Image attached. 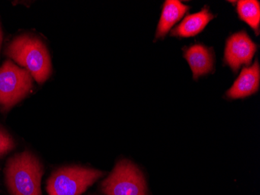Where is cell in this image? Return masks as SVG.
Here are the masks:
<instances>
[{"label":"cell","mask_w":260,"mask_h":195,"mask_svg":"<svg viewBox=\"0 0 260 195\" xmlns=\"http://www.w3.org/2000/svg\"><path fill=\"white\" fill-rule=\"evenodd\" d=\"M6 55L30 73L38 83L46 81L52 74V60L46 45L34 35H19L6 49Z\"/></svg>","instance_id":"cell-1"},{"label":"cell","mask_w":260,"mask_h":195,"mask_svg":"<svg viewBox=\"0 0 260 195\" xmlns=\"http://www.w3.org/2000/svg\"><path fill=\"white\" fill-rule=\"evenodd\" d=\"M44 168L31 152L16 154L9 158L5 168L6 183L11 195H42L41 180Z\"/></svg>","instance_id":"cell-2"},{"label":"cell","mask_w":260,"mask_h":195,"mask_svg":"<svg viewBox=\"0 0 260 195\" xmlns=\"http://www.w3.org/2000/svg\"><path fill=\"white\" fill-rule=\"evenodd\" d=\"M105 175L102 171L79 165L61 167L47 180L49 195H81Z\"/></svg>","instance_id":"cell-3"},{"label":"cell","mask_w":260,"mask_h":195,"mask_svg":"<svg viewBox=\"0 0 260 195\" xmlns=\"http://www.w3.org/2000/svg\"><path fill=\"white\" fill-rule=\"evenodd\" d=\"M33 89V77L25 69L6 60L0 67V105L9 110Z\"/></svg>","instance_id":"cell-4"},{"label":"cell","mask_w":260,"mask_h":195,"mask_svg":"<svg viewBox=\"0 0 260 195\" xmlns=\"http://www.w3.org/2000/svg\"><path fill=\"white\" fill-rule=\"evenodd\" d=\"M101 187L105 195H147L144 175L135 164L126 159L116 164Z\"/></svg>","instance_id":"cell-5"},{"label":"cell","mask_w":260,"mask_h":195,"mask_svg":"<svg viewBox=\"0 0 260 195\" xmlns=\"http://www.w3.org/2000/svg\"><path fill=\"white\" fill-rule=\"evenodd\" d=\"M256 50L255 42L246 32L242 31L228 39L223 60L234 72H236L242 66L250 65Z\"/></svg>","instance_id":"cell-6"},{"label":"cell","mask_w":260,"mask_h":195,"mask_svg":"<svg viewBox=\"0 0 260 195\" xmlns=\"http://www.w3.org/2000/svg\"><path fill=\"white\" fill-rule=\"evenodd\" d=\"M259 81V64L255 60L253 65L243 68L226 95L232 99H245L258 92Z\"/></svg>","instance_id":"cell-7"},{"label":"cell","mask_w":260,"mask_h":195,"mask_svg":"<svg viewBox=\"0 0 260 195\" xmlns=\"http://www.w3.org/2000/svg\"><path fill=\"white\" fill-rule=\"evenodd\" d=\"M184 57L190 67L195 80L214 70V52L205 45L197 44L185 48Z\"/></svg>","instance_id":"cell-8"},{"label":"cell","mask_w":260,"mask_h":195,"mask_svg":"<svg viewBox=\"0 0 260 195\" xmlns=\"http://www.w3.org/2000/svg\"><path fill=\"white\" fill-rule=\"evenodd\" d=\"M190 7L179 0H167L162 8L161 15L156 31V39H163L172 27L184 17Z\"/></svg>","instance_id":"cell-9"},{"label":"cell","mask_w":260,"mask_h":195,"mask_svg":"<svg viewBox=\"0 0 260 195\" xmlns=\"http://www.w3.org/2000/svg\"><path fill=\"white\" fill-rule=\"evenodd\" d=\"M214 18V14L205 7L198 13L185 17L179 25L172 30V35L179 38L194 37L201 33Z\"/></svg>","instance_id":"cell-10"},{"label":"cell","mask_w":260,"mask_h":195,"mask_svg":"<svg viewBox=\"0 0 260 195\" xmlns=\"http://www.w3.org/2000/svg\"><path fill=\"white\" fill-rule=\"evenodd\" d=\"M237 13L239 18L258 35L260 27L259 2L257 0H239L237 2Z\"/></svg>","instance_id":"cell-11"},{"label":"cell","mask_w":260,"mask_h":195,"mask_svg":"<svg viewBox=\"0 0 260 195\" xmlns=\"http://www.w3.org/2000/svg\"><path fill=\"white\" fill-rule=\"evenodd\" d=\"M15 145L13 137L5 129L0 127V158H3L14 150Z\"/></svg>","instance_id":"cell-12"},{"label":"cell","mask_w":260,"mask_h":195,"mask_svg":"<svg viewBox=\"0 0 260 195\" xmlns=\"http://www.w3.org/2000/svg\"><path fill=\"white\" fill-rule=\"evenodd\" d=\"M2 42H3V32H2V29H1V26H0V48H1V46H2Z\"/></svg>","instance_id":"cell-13"}]
</instances>
